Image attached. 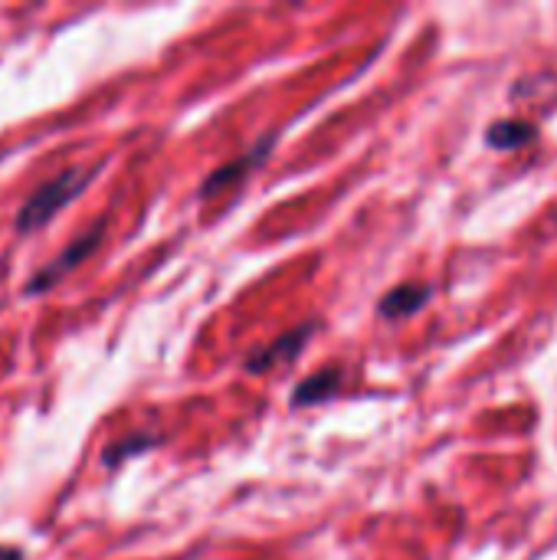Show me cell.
Returning <instances> with one entry per match:
<instances>
[{"mask_svg":"<svg viewBox=\"0 0 557 560\" xmlns=\"http://www.w3.org/2000/svg\"><path fill=\"white\" fill-rule=\"evenodd\" d=\"M102 171V164H92V167H69L56 177H49L46 184H39L26 200L23 207L16 210V233H36L43 230L62 207H69L85 187L89 180Z\"/></svg>","mask_w":557,"mask_h":560,"instance_id":"1","label":"cell"},{"mask_svg":"<svg viewBox=\"0 0 557 560\" xmlns=\"http://www.w3.org/2000/svg\"><path fill=\"white\" fill-rule=\"evenodd\" d=\"M105 226H108V220L102 217V220H95L82 236H76L53 262H46L30 282H26V295H43V292H49V289H56V282H62L69 272H76L98 246H102V240H105Z\"/></svg>","mask_w":557,"mask_h":560,"instance_id":"2","label":"cell"},{"mask_svg":"<svg viewBox=\"0 0 557 560\" xmlns=\"http://www.w3.org/2000/svg\"><path fill=\"white\" fill-rule=\"evenodd\" d=\"M272 148H276V135H269V138L256 141L250 151H243V154H240V158H233L230 164H223V167H217L213 174H207V177H204V184H200V190H197V197H200V200H204V197H217V194H223L227 187H233V184L246 180L256 167H263V164H266V158L272 154Z\"/></svg>","mask_w":557,"mask_h":560,"instance_id":"3","label":"cell"},{"mask_svg":"<svg viewBox=\"0 0 557 560\" xmlns=\"http://www.w3.org/2000/svg\"><path fill=\"white\" fill-rule=\"evenodd\" d=\"M312 331H315V322H305V325H299L295 331H286V335H279L276 341H269L266 348L253 351V354L246 358V364H243L246 374H269V371H276V368L292 364V361L305 351Z\"/></svg>","mask_w":557,"mask_h":560,"instance_id":"4","label":"cell"},{"mask_svg":"<svg viewBox=\"0 0 557 560\" xmlns=\"http://www.w3.org/2000/svg\"><path fill=\"white\" fill-rule=\"evenodd\" d=\"M430 302H433V289L430 285H423V282H404V285H394L378 302V315L387 318V322H397V318H410V315L423 312Z\"/></svg>","mask_w":557,"mask_h":560,"instance_id":"5","label":"cell"},{"mask_svg":"<svg viewBox=\"0 0 557 560\" xmlns=\"http://www.w3.org/2000/svg\"><path fill=\"white\" fill-rule=\"evenodd\" d=\"M341 384H345V371L341 368H325L312 377H305L295 390H292V407H318V404H328L341 394Z\"/></svg>","mask_w":557,"mask_h":560,"instance_id":"6","label":"cell"},{"mask_svg":"<svg viewBox=\"0 0 557 560\" xmlns=\"http://www.w3.org/2000/svg\"><path fill=\"white\" fill-rule=\"evenodd\" d=\"M538 125L525 118H499L486 128V144L492 151H519L538 141Z\"/></svg>","mask_w":557,"mask_h":560,"instance_id":"7","label":"cell"},{"mask_svg":"<svg viewBox=\"0 0 557 560\" xmlns=\"http://www.w3.org/2000/svg\"><path fill=\"white\" fill-rule=\"evenodd\" d=\"M158 446H161V436H158V433H131V436H125V440L112 443V446L105 450L102 463H105L108 469H118L125 459H131V456H144V453H151V450H158Z\"/></svg>","mask_w":557,"mask_h":560,"instance_id":"8","label":"cell"},{"mask_svg":"<svg viewBox=\"0 0 557 560\" xmlns=\"http://www.w3.org/2000/svg\"><path fill=\"white\" fill-rule=\"evenodd\" d=\"M0 560H23V555H20L16 548H7V545H0Z\"/></svg>","mask_w":557,"mask_h":560,"instance_id":"9","label":"cell"}]
</instances>
